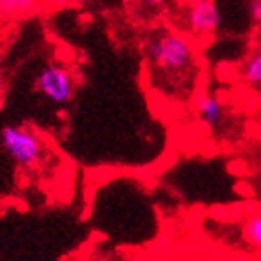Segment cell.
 <instances>
[{
    "label": "cell",
    "instance_id": "6da1fadb",
    "mask_svg": "<svg viewBox=\"0 0 261 261\" xmlns=\"http://www.w3.org/2000/svg\"><path fill=\"white\" fill-rule=\"evenodd\" d=\"M146 56L153 69L168 76L185 75L196 62L194 45L185 34L161 30L146 41Z\"/></svg>",
    "mask_w": 261,
    "mask_h": 261
},
{
    "label": "cell",
    "instance_id": "7a4b0ae2",
    "mask_svg": "<svg viewBox=\"0 0 261 261\" xmlns=\"http://www.w3.org/2000/svg\"><path fill=\"white\" fill-rule=\"evenodd\" d=\"M2 146L13 161L22 168L38 166L43 159V144L32 130L8 125L0 133Z\"/></svg>",
    "mask_w": 261,
    "mask_h": 261
},
{
    "label": "cell",
    "instance_id": "3957f363",
    "mask_svg": "<svg viewBox=\"0 0 261 261\" xmlns=\"http://www.w3.org/2000/svg\"><path fill=\"white\" fill-rule=\"evenodd\" d=\"M36 88L41 95L56 105H64L71 101L75 93V81L73 75L60 65H47L38 75Z\"/></svg>",
    "mask_w": 261,
    "mask_h": 261
},
{
    "label": "cell",
    "instance_id": "277c9868",
    "mask_svg": "<svg viewBox=\"0 0 261 261\" xmlns=\"http://www.w3.org/2000/svg\"><path fill=\"white\" fill-rule=\"evenodd\" d=\"M187 24L194 36H209L220 27V11L215 0H192L187 13Z\"/></svg>",
    "mask_w": 261,
    "mask_h": 261
},
{
    "label": "cell",
    "instance_id": "5b68a950",
    "mask_svg": "<svg viewBox=\"0 0 261 261\" xmlns=\"http://www.w3.org/2000/svg\"><path fill=\"white\" fill-rule=\"evenodd\" d=\"M196 109H198V114L205 125L213 127V129L220 127L224 120V105L220 99L215 95H203L196 103Z\"/></svg>",
    "mask_w": 261,
    "mask_h": 261
},
{
    "label": "cell",
    "instance_id": "8992f818",
    "mask_svg": "<svg viewBox=\"0 0 261 261\" xmlns=\"http://www.w3.org/2000/svg\"><path fill=\"white\" fill-rule=\"evenodd\" d=\"M241 233H243L246 245H250L256 250H261V213H254L246 218L241 228Z\"/></svg>",
    "mask_w": 261,
    "mask_h": 261
},
{
    "label": "cell",
    "instance_id": "52a82bcc",
    "mask_svg": "<svg viewBox=\"0 0 261 261\" xmlns=\"http://www.w3.org/2000/svg\"><path fill=\"white\" fill-rule=\"evenodd\" d=\"M243 81L250 86H261V47H257L243 65Z\"/></svg>",
    "mask_w": 261,
    "mask_h": 261
},
{
    "label": "cell",
    "instance_id": "ba28073f",
    "mask_svg": "<svg viewBox=\"0 0 261 261\" xmlns=\"http://www.w3.org/2000/svg\"><path fill=\"white\" fill-rule=\"evenodd\" d=\"M36 6V0H0V13L4 15H22Z\"/></svg>",
    "mask_w": 261,
    "mask_h": 261
},
{
    "label": "cell",
    "instance_id": "9c48e42d",
    "mask_svg": "<svg viewBox=\"0 0 261 261\" xmlns=\"http://www.w3.org/2000/svg\"><path fill=\"white\" fill-rule=\"evenodd\" d=\"M248 13H250L252 24L261 27V0H250V4H248Z\"/></svg>",
    "mask_w": 261,
    "mask_h": 261
},
{
    "label": "cell",
    "instance_id": "30bf717a",
    "mask_svg": "<svg viewBox=\"0 0 261 261\" xmlns=\"http://www.w3.org/2000/svg\"><path fill=\"white\" fill-rule=\"evenodd\" d=\"M142 4H146V6H153V8H157V6H163L164 4V0H140Z\"/></svg>",
    "mask_w": 261,
    "mask_h": 261
}]
</instances>
